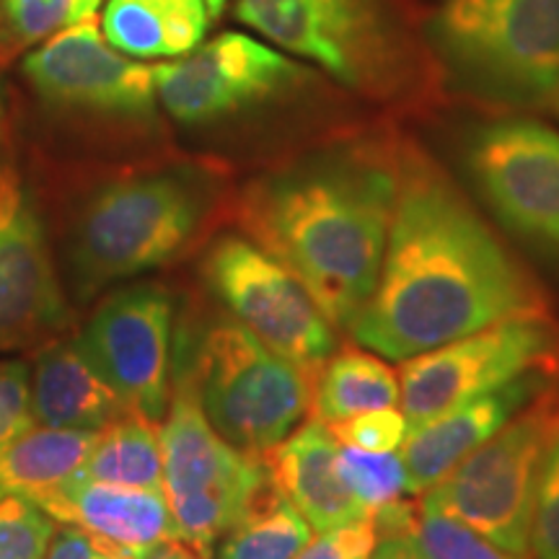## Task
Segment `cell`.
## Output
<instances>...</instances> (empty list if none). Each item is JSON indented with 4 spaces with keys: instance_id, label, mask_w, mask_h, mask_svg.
Listing matches in <instances>:
<instances>
[{
    "instance_id": "6da1fadb",
    "label": "cell",
    "mask_w": 559,
    "mask_h": 559,
    "mask_svg": "<svg viewBox=\"0 0 559 559\" xmlns=\"http://www.w3.org/2000/svg\"><path fill=\"white\" fill-rule=\"evenodd\" d=\"M386 254L349 326L362 347L409 360L513 317L549 313L534 275L419 153L402 158Z\"/></svg>"
},
{
    "instance_id": "7a4b0ae2",
    "label": "cell",
    "mask_w": 559,
    "mask_h": 559,
    "mask_svg": "<svg viewBox=\"0 0 559 559\" xmlns=\"http://www.w3.org/2000/svg\"><path fill=\"white\" fill-rule=\"evenodd\" d=\"M396 187L400 169L373 153H330L254 181L241 223L334 326L349 330L379 283Z\"/></svg>"
},
{
    "instance_id": "3957f363",
    "label": "cell",
    "mask_w": 559,
    "mask_h": 559,
    "mask_svg": "<svg viewBox=\"0 0 559 559\" xmlns=\"http://www.w3.org/2000/svg\"><path fill=\"white\" fill-rule=\"evenodd\" d=\"M428 39L453 79L515 104L559 99V0H445Z\"/></svg>"
},
{
    "instance_id": "277c9868",
    "label": "cell",
    "mask_w": 559,
    "mask_h": 559,
    "mask_svg": "<svg viewBox=\"0 0 559 559\" xmlns=\"http://www.w3.org/2000/svg\"><path fill=\"white\" fill-rule=\"evenodd\" d=\"M205 200L179 174L122 179L83 207L70 241L75 296L88 300L117 280L171 262L198 234Z\"/></svg>"
},
{
    "instance_id": "5b68a950",
    "label": "cell",
    "mask_w": 559,
    "mask_h": 559,
    "mask_svg": "<svg viewBox=\"0 0 559 559\" xmlns=\"http://www.w3.org/2000/svg\"><path fill=\"white\" fill-rule=\"evenodd\" d=\"M164 495L179 542L213 557L215 544L267 481L262 456L230 445L202 409L187 349L171 370V396L160 419Z\"/></svg>"
},
{
    "instance_id": "8992f818",
    "label": "cell",
    "mask_w": 559,
    "mask_h": 559,
    "mask_svg": "<svg viewBox=\"0 0 559 559\" xmlns=\"http://www.w3.org/2000/svg\"><path fill=\"white\" fill-rule=\"evenodd\" d=\"M557 436L559 383H551L506 428L430 487L423 500L500 549L531 559L542 472Z\"/></svg>"
},
{
    "instance_id": "52a82bcc",
    "label": "cell",
    "mask_w": 559,
    "mask_h": 559,
    "mask_svg": "<svg viewBox=\"0 0 559 559\" xmlns=\"http://www.w3.org/2000/svg\"><path fill=\"white\" fill-rule=\"evenodd\" d=\"M190 362L207 419L243 453L264 456L311 415V376L236 319L210 326Z\"/></svg>"
},
{
    "instance_id": "ba28073f",
    "label": "cell",
    "mask_w": 559,
    "mask_h": 559,
    "mask_svg": "<svg viewBox=\"0 0 559 559\" xmlns=\"http://www.w3.org/2000/svg\"><path fill=\"white\" fill-rule=\"evenodd\" d=\"M526 376L559 381V324L549 313L513 317L404 360L402 412L409 428L453 404Z\"/></svg>"
},
{
    "instance_id": "9c48e42d",
    "label": "cell",
    "mask_w": 559,
    "mask_h": 559,
    "mask_svg": "<svg viewBox=\"0 0 559 559\" xmlns=\"http://www.w3.org/2000/svg\"><path fill=\"white\" fill-rule=\"evenodd\" d=\"M236 19L349 88H383L404 45L383 0H236Z\"/></svg>"
},
{
    "instance_id": "30bf717a",
    "label": "cell",
    "mask_w": 559,
    "mask_h": 559,
    "mask_svg": "<svg viewBox=\"0 0 559 559\" xmlns=\"http://www.w3.org/2000/svg\"><path fill=\"white\" fill-rule=\"evenodd\" d=\"M205 280L239 324L272 353L317 379L337 347V334L311 293L251 239L226 236L210 249Z\"/></svg>"
},
{
    "instance_id": "8fae6325",
    "label": "cell",
    "mask_w": 559,
    "mask_h": 559,
    "mask_svg": "<svg viewBox=\"0 0 559 559\" xmlns=\"http://www.w3.org/2000/svg\"><path fill=\"white\" fill-rule=\"evenodd\" d=\"M171 317L169 290L140 283L104 298L75 337L122 402L156 423L171 396Z\"/></svg>"
},
{
    "instance_id": "7c38bea8",
    "label": "cell",
    "mask_w": 559,
    "mask_h": 559,
    "mask_svg": "<svg viewBox=\"0 0 559 559\" xmlns=\"http://www.w3.org/2000/svg\"><path fill=\"white\" fill-rule=\"evenodd\" d=\"M156 94L181 124H210L257 107L309 79L283 52L241 32H226L171 66H153Z\"/></svg>"
},
{
    "instance_id": "4fadbf2b",
    "label": "cell",
    "mask_w": 559,
    "mask_h": 559,
    "mask_svg": "<svg viewBox=\"0 0 559 559\" xmlns=\"http://www.w3.org/2000/svg\"><path fill=\"white\" fill-rule=\"evenodd\" d=\"M466 166L495 215L523 239L559 251V135L531 120L479 128Z\"/></svg>"
},
{
    "instance_id": "5bb4252c",
    "label": "cell",
    "mask_w": 559,
    "mask_h": 559,
    "mask_svg": "<svg viewBox=\"0 0 559 559\" xmlns=\"http://www.w3.org/2000/svg\"><path fill=\"white\" fill-rule=\"evenodd\" d=\"M70 311L39 210L11 166L0 169V355L39 345Z\"/></svg>"
},
{
    "instance_id": "9a60e30c",
    "label": "cell",
    "mask_w": 559,
    "mask_h": 559,
    "mask_svg": "<svg viewBox=\"0 0 559 559\" xmlns=\"http://www.w3.org/2000/svg\"><path fill=\"white\" fill-rule=\"evenodd\" d=\"M24 75L41 99L66 109L111 117H151L156 111L153 66L128 60L91 21L68 26L34 50Z\"/></svg>"
},
{
    "instance_id": "2e32d148",
    "label": "cell",
    "mask_w": 559,
    "mask_h": 559,
    "mask_svg": "<svg viewBox=\"0 0 559 559\" xmlns=\"http://www.w3.org/2000/svg\"><path fill=\"white\" fill-rule=\"evenodd\" d=\"M55 523L75 526L102 547L143 559L166 542H177L169 500L160 489L117 487L68 477L60 485L26 495Z\"/></svg>"
},
{
    "instance_id": "e0dca14e",
    "label": "cell",
    "mask_w": 559,
    "mask_h": 559,
    "mask_svg": "<svg viewBox=\"0 0 559 559\" xmlns=\"http://www.w3.org/2000/svg\"><path fill=\"white\" fill-rule=\"evenodd\" d=\"M555 379L547 376H526L489 394L459 402L440 415L409 428L400 456L407 469L409 495H425L449 474L453 466L487 443L495 432L506 428L523 407H528Z\"/></svg>"
},
{
    "instance_id": "ac0fdd59",
    "label": "cell",
    "mask_w": 559,
    "mask_h": 559,
    "mask_svg": "<svg viewBox=\"0 0 559 559\" xmlns=\"http://www.w3.org/2000/svg\"><path fill=\"white\" fill-rule=\"evenodd\" d=\"M340 443L321 419L300 423L288 438L262 456L270 485L293 502L313 531L366 519L337 469Z\"/></svg>"
},
{
    "instance_id": "d6986e66",
    "label": "cell",
    "mask_w": 559,
    "mask_h": 559,
    "mask_svg": "<svg viewBox=\"0 0 559 559\" xmlns=\"http://www.w3.org/2000/svg\"><path fill=\"white\" fill-rule=\"evenodd\" d=\"M32 412L41 428L99 432L130 407L91 366L79 342L55 340L34 360Z\"/></svg>"
},
{
    "instance_id": "ffe728a7",
    "label": "cell",
    "mask_w": 559,
    "mask_h": 559,
    "mask_svg": "<svg viewBox=\"0 0 559 559\" xmlns=\"http://www.w3.org/2000/svg\"><path fill=\"white\" fill-rule=\"evenodd\" d=\"M205 0H109L104 37L132 58H187L210 29Z\"/></svg>"
},
{
    "instance_id": "44dd1931",
    "label": "cell",
    "mask_w": 559,
    "mask_h": 559,
    "mask_svg": "<svg viewBox=\"0 0 559 559\" xmlns=\"http://www.w3.org/2000/svg\"><path fill=\"white\" fill-rule=\"evenodd\" d=\"M73 477L164 492L160 423L135 409L111 419L99 432H94L86 459Z\"/></svg>"
},
{
    "instance_id": "7402d4cb",
    "label": "cell",
    "mask_w": 559,
    "mask_h": 559,
    "mask_svg": "<svg viewBox=\"0 0 559 559\" xmlns=\"http://www.w3.org/2000/svg\"><path fill=\"white\" fill-rule=\"evenodd\" d=\"M400 400V370L360 347H342L313 379L311 415L332 423L360 412L396 407Z\"/></svg>"
},
{
    "instance_id": "603a6c76",
    "label": "cell",
    "mask_w": 559,
    "mask_h": 559,
    "mask_svg": "<svg viewBox=\"0 0 559 559\" xmlns=\"http://www.w3.org/2000/svg\"><path fill=\"white\" fill-rule=\"evenodd\" d=\"M94 432L34 425L0 451V502L60 485L81 469Z\"/></svg>"
},
{
    "instance_id": "cb8c5ba5",
    "label": "cell",
    "mask_w": 559,
    "mask_h": 559,
    "mask_svg": "<svg viewBox=\"0 0 559 559\" xmlns=\"http://www.w3.org/2000/svg\"><path fill=\"white\" fill-rule=\"evenodd\" d=\"M313 534L311 523L267 479L215 544V559H296Z\"/></svg>"
},
{
    "instance_id": "d4e9b609",
    "label": "cell",
    "mask_w": 559,
    "mask_h": 559,
    "mask_svg": "<svg viewBox=\"0 0 559 559\" xmlns=\"http://www.w3.org/2000/svg\"><path fill=\"white\" fill-rule=\"evenodd\" d=\"M102 0H0V45L21 50L91 21Z\"/></svg>"
},
{
    "instance_id": "484cf974",
    "label": "cell",
    "mask_w": 559,
    "mask_h": 559,
    "mask_svg": "<svg viewBox=\"0 0 559 559\" xmlns=\"http://www.w3.org/2000/svg\"><path fill=\"white\" fill-rule=\"evenodd\" d=\"M337 469L349 495L368 515L381 513L383 508H391L404 495H409L407 469L400 453L394 451L373 453L340 445Z\"/></svg>"
},
{
    "instance_id": "4316f807",
    "label": "cell",
    "mask_w": 559,
    "mask_h": 559,
    "mask_svg": "<svg viewBox=\"0 0 559 559\" xmlns=\"http://www.w3.org/2000/svg\"><path fill=\"white\" fill-rule=\"evenodd\" d=\"M412 534L428 559H528L500 549L498 544L425 500L417 502Z\"/></svg>"
},
{
    "instance_id": "83f0119b",
    "label": "cell",
    "mask_w": 559,
    "mask_h": 559,
    "mask_svg": "<svg viewBox=\"0 0 559 559\" xmlns=\"http://www.w3.org/2000/svg\"><path fill=\"white\" fill-rule=\"evenodd\" d=\"M58 528L45 510L26 498L0 502V559H45Z\"/></svg>"
},
{
    "instance_id": "f1b7e54d",
    "label": "cell",
    "mask_w": 559,
    "mask_h": 559,
    "mask_svg": "<svg viewBox=\"0 0 559 559\" xmlns=\"http://www.w3.org/2000/svg\"><path fill=\"white\" fill-rule=\"evenodd\" d=\"M326 428H330L340 445L373 453H389L402 449V443L407 440L409 423L404 417V412L383 407L360 412V415L353 417L332 419V423H326Z\"/></svg>"
},
{
    "instance_id": "f546056e",
    "label": "cell",
    "mask_w": 559,
    "mask_h": 559,
    "mask_svg": "<svg viewBox=\"0 0 559 559\" xmlns=\"http://www.w3.org/2000/svg\"><path fill=\"white\" fill-rule=\"evenodd\" d=\"M34 425L29 366L21 360H0V451Z\"/></svg>"
},
{
    "instance_id": "4dcf8cb0",
    "label": "cell",
    "mask_w": 559,
    "mask_h": 559,
    "mask_svg": "<svg viewBox=\"0 0 559 559\" xmlns=\"http://www.w3.org/2000/svg\"><path fill=\"white\" fill-rule=\"evenodd\" d=\"M531 557L559 559V436L551 443L542 472L534 528H531Z\"/></svg>"
},
{
    "instance_id": "1f68e13d",
    "label": "cell",
    "mask_w": 559,
    "mask_h": 559,
    "mask_svg": "<svg viewBox=\"0 0 559 559\" xmlns=\"http://www.w3.org/2000/svg\"><path fill=\"white\" fill-rule=\"evenodd\" d=\"M381 534L373 515L317 531V536L300 549L296 559H370Z\"/></svg>"
},
{
    "instance_id": "d6a6232c",
    "label": "cell",
    "mask_w": 559,
    "mask_h": 559,
    "mask_svg": "<svg viewBox=\"0 0 559 559\" xmlns=\"http://www.w3.org/2000/svg\"><path fill=\"white\" fill-rule=\"evenodd\" d=\"M102 551V544L88 536L86 531L58 523L50 547L45 551V559H96Z\"/></svg>"
},
{
    "instance_id": "836d02e7",
    "label": "cell",
    "mask_w": 559,
    "mask_h": 559,
    "mask_svg": "<svg viewBox=\"0 0 559 559\" xmlns=\"http://www.w3.org/2000/svg\"><path fill=\"white\" fill-rule=\"evenodd\" d=\"M370 559H428L419 549L412 531H396V534H383L376 544Z\"/></svg>"
},
{
    "instance_id": "e575fe53",
    "label": "cell",
    "mask_w": 559,
    "mask_h": 559,
    "mask_svg": "<svg viewBox=\"0 0 559 559\" xmlns=\"http://www.w3.org/2000/svg\"><path fill=\"white\" fill-rule=\"evenodd\" d=\"M143 559H210V557L200 555V551L192 549L190 544L177 539V542L160 544V547L153 549L151 555H145Z\"/></svg>"
},
{
    "instance_id": "d590c367",
    "label": "cell",
    "mask_w": 559,
    "mask_h": 559,
    "mask_svg": "<svg viewBox=\"0 0 559 559\" xmlns=\"http://www.w3.org/2000/svg\"><path fill=\"white\" fill-rule=\"evenodd\" d=\"M96 559H135V557H130V555H122V551H115V549H107V547H102L99 557H96Z\"/></svg>"
},
{
    "instance_id": "8d00e7d4",
    "label": "cell",
    "mask_w": 559,
    "mask_h": 559,
    "mask_svg": "<svg viewBox=\"0 0 559 559\" xmlns=\"http://www.w3.org/2000/svg\"><path fill=\"white\" fill-rule=\"evenodd\" d=\"M205 3H207V9H210V13H213V16H221L223 9H226V0H205Z\"/></svg>"
}]
</instances>
